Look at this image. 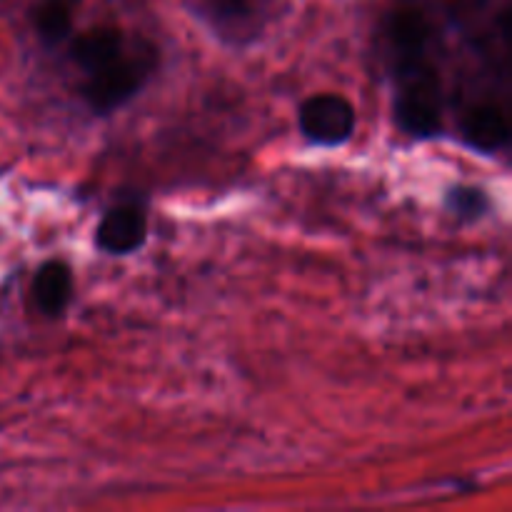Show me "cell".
<instances>
[{"label":"cell","instance_id":"cell-1","mask_svg":"<svg viewBox=\"0 0 512 512\" xmlns=\"http://www.w3.org/2000/svg\"><path fill=\"white\" fill-rule=\"evenodd\" d=\"M65 43L75 70V93L98 115L123 108L158 73V45L120 25H93Z\"/></svg>","mask_w":512,"mask_h":512},{"label":"cell","instance_id":"cell-2","mask_svg":"<svg viewBox=\"0 0 512 512\" xmlns=\"http://www.w3.org/2000/svg\"><path fill=\"white\" fill-rule=\"evenodd\" d=\"M185 5L228 48L253 45L270 20V0H185Z\"/></svg>","mask_w":512,"mask_h":512},{"label":"cell","instance_id":"cell-3","mask_svg":"<svg viewBox=\"0 0 512 512\" xmlns=\"http://www.w3.org/2000/svg\"><path fill=\"white\" fill-rule=\"evenodd\" d=\"M298 125L305 140L323 148H338L353 138L355 108L338 93L310 95L298 110Z\"/></svg>","mask_w":512,"mask_h":512},{"label":"cell","instance_id":"cell-4","mask_svg":"<svg viewBox=\"0 0 512 512\" xmlns=\"http://www.w3.org/2000/svg\"><path fill=\"white\" fill-rule=\"evenodd\" d=\"M148 240V215L138 203H120L105 210L95 228V245L108 255H133Z\"/></svg>","mask_w":512,"mask_h":512},{"label":"cell","instance_id":"cell-5","mask_svg":"<svg viewBox=\"0 0 512 512\" xmlns=\"http://www.w3.org/2000/svg\"><path fill=\"white\" fill-rule=\"evenodd\" d=\"M73 298V270L63 260H48L30 280V308L43 318H58Z\"/></svg>","mask_w":512,"mask_h":512},{"label":"cell","instance_id":"cell-6","mask_svg":"<svg viewBox=\"0 0 512 512\" xmlns=\"http://www.w3.org/2000/svg\"><path fill=\"white\" fill-rule=\"evenodd\" d=\"M33 28L40 43L48 48L63 45L73 33V5L70 0H40L33 8Z\"/></svg>","mask_w":512,"mask_h":512},{"label":"cell","instance_id":"cell-7","mask_svg":"<svg viewBox=\"0 0 512 512\" xmlns=\"http://www.w3.org/2000/svg\"><path fill=\"white\" fill-rule=\"evenodd\" d=\"M448 205L458 218L463 220H475L490 208L488 195L480 188H470V185H460L448 193Z\"/></svg>","mask_w":512,"mask_h":512},{"label":"cell","instance_id":"cell-8","mask_svg":"<svg viewBox=\"0 0 512 512\" xmlns=\"http://www.w3.org/2000/svg\"><path fill=\"white\" fill-rule=\"evenodd\" d=\"M450 5H458V8H473V10H483V8H493V5L503 3V0H445Z\"/></svg>","mask_w":512,"mask_h":512}]
</instances>
